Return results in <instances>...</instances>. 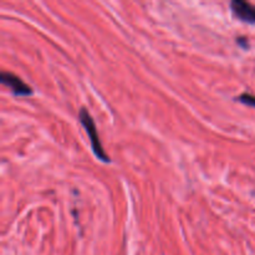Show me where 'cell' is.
Instances as JSON below:
<instances>
[{
	"label": "cell",
	"mask_w": 255,
	"mask_h": 255,
	"mask_svg": "<svg viewBox=\"0 0 255 255\" xmlns=\"http://www.w3.org/2000/svg\"><path fill=\"white\" fill-rule=\"evenodd\" d=\"M79 119H80V122H81V125L84 126V128L86 129L87 134H89V138H90V142H91V148H92V152H94V154L97 157V159H100L101 162L109 163L111 159H110V157L107 156V153L105 152L104 146H102L101 139H100L99 133H97L96 126H95V122L94 120H92L91 115L87 112L86 109H81L80 110Z\"/></svg>",
	"instance_id": "obj_1"
},
{
	"label": "cell",
	"mask_w": 255,
	"mask_h": 255,
	"mask_svg": "<svg viewBox=\"0 0 255 255\" xmlns=\"http://www.w3.org/2000/svg\"><path fill=\"white\" fill-rule=\"evenodd\" d=\"M1 82L5 86L11 90L15 96H30L32 94V89L29 85L25 84L20 77L11 72L2 71L1 72Z\"/></svg>",
	"instance_id": "obj_2"
},
{
	"label": "cell",
	"mask_w": 255,
	"mask_h": 255,
	"mask_svg": "<svg viewBox=\"0 0 255 255\" xmlns=\"http://www.w3.org/2000/svg\"><path fill=\"white\" fill-rule=\"evenodd\" d=\"M231 10L239 20L255 25V5L244 0H233L231 2Z\"/></svg>",
	"instance_id": "obj_3"
},
{
	"label": "cell",
	"mask_w": 255,
	"mask_h": 255,
	"mask_svg": "<svg viewBox=\"0 0 255 255\" xmlns=\"http://www.w3.org/2000/svg\"><path fill=\"white\" fill-rule=\"evenodd\" d=\"M236 100L237 101L241 102V104H244V105H247V106L254 107L255 109V96L254 95L246 92V94H242L241 96L237 97Z\"/></svg>",
	"instance_id": "obj_4"
},
{
	"label": "cell",
	"mask_w": 255,
	"mask_h": 255,
	"mask_svg": "<svg viewBox=\"0 0 255 255\" xmlns=\"http://www.w3.org/2000/svg\"><path fill=\"white\" fill-rule=\"evenodd\" d=\"M237 40H238V41H237V42H238V45H241L243 49H248L249 42H248V40L246 39V37H238Z\"/></svg>",
	"instance_id": "obj_5"
}]
</instances>
